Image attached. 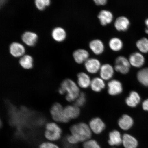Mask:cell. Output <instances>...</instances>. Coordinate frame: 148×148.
Masks as SVG:
<instances>
[{"mask_svg":"<svg viewBox=\"0 0 148 148\" xmlns=\"http://www.w3.org/2000/svg\"><path fill=\"white\" fill-rule=\"evenodd\" d=\"M58 92L62 95L66 93V99L69 102L75 101L80 94L78 86L69 79H65L61 83Z\"/></svg>","mask_w":148,"mask_h":148,"instance_id":"6da1fadb","label":"cell"},{"mask_svg":"<svg viewBox=\"0 0 148 148\" xmlns=\"http://www.w3.org/2000/svg\"><path fill=\"white\" fill-rule=\"evenodd\" d=\"M21 39L24 44L29 46H33L36 44L38 36L36 33L26 31L22 35Z\"/></svg>","mask_w":148,"mask_h":148,"instance_id":"9c48e42d","label":"cell"},{"mask_svg":"<svg viewBox=\"0 0 148 148\" xmlns=\"http://www.w3.org/2000/svg\"><path fill=\"white\" fill-rule=\"evenodd\" d=\"M9 51L13 57L18 58L25 55V49L24 46L18 42H13L9 46Z\"/></svg>","mask_w":148,"mask_h":148,"instance_id":"8992f818","label":"cell"},{"mask_svg":"<svg viewBox=\"0 0 148 148\" xmlns=\"http://www.w3.org/2000/svg\"><path fill=\"white\" fill-rule=\"evenodd\" d=\"M51 1L50 0H36L34 4L36 8L40 10H43L46 7L50 5Z\"/></svg>","mask_w":148,"mask_h":148,"instance_id":"f1b7e54d","label":"cell"},{"mask_svg":"<svg viewBox=\"0 0 148 148\" xmlns=\"http://www.w3.org/2000/svg\"><path fill=\"white\" fill-rule=\"evenodd\" d=\"M134 123L132 118L127 114L122 116L118 122L120 128L123 130H129L132 127Z\"/></svg>","mask_w":148,"mask_h":148,"instance_id":"d6986e66","label":"cell"},{"mask_svg":"<svg viewBox=\"0 0 148 148\" xmlns=\"http://www.w3.org/2000/svg\"><path fill=\"white\" fill-rule=\"evenodd\" d=\"M64 108L59 103H56L53 105L51 109V114L54 121L58 123H66L69 121L65 116Z\"/></svg>","mask_w":148,"mask_h":148,"instance_id":"277c9868","label":"cell"},{"mask_svg":"<svg viewBox=\"0 0 148 148\" xmlns=\"http://www.w3.org/2000/svg\"><path fill=\"white\" fill-rule=\"evenodd\" d=\"M145 23L146 25H147V27H148V19H147V20H146Z\"/></svg>","mask_w":148,"mask_h":148,"instance_id":"d590c367","label":"cell"},{"mask_svg":"<svg viewBox=\"0 0 148 148\" xmlns=\"http://www.w3.org/2000/svg\"><path fill=\"white\" fill-rule=\"evenodd\" d=\"M89 127L92 132L95 134H99L104 130L105 125L100 118H95L90 120Z\"/></svg>","mask_w":148,"mask_h":148,"instance_id":"30bf717a","label":"cell"},{"mask_svg":"<svg viewBox=\"0 0 148 148\" xmlns=\"http://www.w3.org/2000/svg\"><path fill=\"white\" fill-rule=\"evenodd\" d=\"M94 2L98 5H106L107 1L106 0H94Z\"/></svg>","mask_w":148,"mask_h":148,"instance_id":"d6a6232c","label":"cell"},{"mask_svg":"<svg viewBox=\"0 0 148 148\" xmlns=\"http://www.w3.org/2000/svg\"><path fill=\"white\" fill-rule=\"evenodd\" d=\"M73 56L76 62L81 64L86 62L89 59V53L86 50L78 49L73 52Z\"/></svg>","mask_w":148,"mask_h":148,"instance_id":"5bb4252c","label":"cell"},{"mask_svg":"<svg viewBox=\"0 0 148 148\" xmlns=\"http://www.w3.org/2000/svg\"><path fill=\"white\" fill-rule=\"evenodd\" d=\"M114 69L116 71L123 74L129 73L131 64L129 60L123 56H119L115 60Z\"/></svg>","mask_w":148,"mask_h":148,"instance_id":"5b68a950","label":"cell"},{"mask_svg":"<svg viewBox=\"0 0 148 148\" xmlns=\"http://www.w3.org/2000/svg\"><path fill=\"white\" fill-rule=\"evenodd\" d=\"M84 148H101L98 142L94 140H89L83 144Z\"/></svg>","mask_w":148,"mask_h":148,"instance_id":"f546056e","label":"cell"},{"mask_svg":"<svg viewBox=\"0 0 148 148\" xmlns=\"http://www.w3.org/2000/svg\"><path fill=\"white\" fill-rule=\"evenodd\" d=\"M85 67L89 73L95 74L97 73L101 69L100 62L97 59L89 58L85 62Z\"/></svg>","mask_w":148,"mask_h":148,"instance_id":"52a82bcc","label":"cell"},{"mask_svg":"<svg viewBox=\"0 0 148 148\" xmlns=\"http://www.w3.org/2000/svg\"><path fill=\"white\" fill-rule=\"evenodd\" d=\"M137 78L142 84L148 87V68L140 70L137 74Z\"/></svg>","mask_w":148,"mask_h":148,"instance_id":"484cf974","label":"cell"},{"mask_svg":"<svg viewBox=\"0 0 148 148\" xmlns=\"http://www.w3.org/2000/svg\"><path fill=\"white\" fill-rule=\"evenodd\" d=\"M38 148H50L49 142H42L39 146Z\"/></svg>","mask_w":148,"mask_h":148,"instance_id":"836d02e7","label":"cell"},{"mask_svg":"<svg viewBox=\"0 0 148 148\" xmlns=\"http://www.w3.org/2000/svg\"><path fill=\"white\" fill-rule=\"evenodd\" d=\"M51 36L55 41L61 42L66 39V33L65 29L61 27H56L52 30Z\"/></svg>","mask_w":148,"mask_h":148,"instance_id":"2e32d148","label":"cell"},{"mask_svg":"<svg viewBox=\"0 0 148 148\" xmlns=\"http://www.w3.org/2000/svg\"><path fill=\"white\" fill-rule=\"evenodd\" d=\"M113 17L112 14L110 11L106 10H101L98 16L101 25L103 26L112 23Z\"/></svg>","mask_w":148,"mask_h":148,"instance_id":"e0dca14e","label":"cell"},{"mask_svg":"<svg viewBox=\"0 0 148 148\" xmlns=\"http://www.w3.org/2000/svg\"><path fill=\"white\" fill-rule=\"evenodd\" d=\"M86 96L84 92H82L75 101V105L79 107H82L86 102Z\"/></svg>","mask_w":148,"mask_h":148,"instance_id":"4dcf8cb0","label":"cell"},{"mask_svg":"<svg viewBox=\"0 0 148 148\" xmlns=\"http://www.w3.org/2000/svg\"><path fill=\"white\" fill-rule=\"evenodd\" d=\"M130 22L128 18L125 16H120L116 18L114 22V26L116 30L125 31L128 29Z\"/></svg>","mask_w":148,"mask_h":148,"instance_id":"9a60e30c","label":"cell"},{"mask_svg":"<svg viewBox=\"0 0 148 148\" xmlns=\"http://www.w3.org/2000/svg\"><path fill=\"white\" fill-rule=\"evenodd\" d=\"M62 134V129L57 123L51 122L46 125L44 136L49 142L57 141L60 138Z\"/></svg>","mask_w":148,"mask_h":148,"instance_id":"3957f363","label":"cell"},{"mask_svg":"<svg viewBox=\"0 0 148 148\" xmlns=\"http://www.w3.org/2000/svg\"><path fill=\"white\" fill-rule=\"evenodd\" d=\"M89 47L95 54L100 55L104 51L105 47L102 41L99 39L92 40L89 44Z\"/></svg>","mask_w":148,"mask_h":148,"instance_id":"ffe728a7","label":"cell"},{"mask_svg":"<svg viewBox=\"0 0 148 148\" xmlns=\"http://www.w3.org/2000/svg\"><path fill=\"white\" fill-rule=\"evenodd\" d=\"M142 108L143 110L148 112V99H146L142 103Z\"/></svg>","mask_w":148,"mask_h":148,"instance_id":"e575fe53","label":"cell"},{"mask_svg":"<svg viewBox=\"0 0 148 148\" xmlns=\"http://www.w3.org/2000/svg\"><path fill=\"white\" fill-rule=\"evenodd\" d=\"M18 62L20 66L24 69H30L33 67V60L31 55H24L20 57Z\"/></svg>","mask_w":148,"mask_h":148,"instance_id":"cb8c5ba5","label":"cell"},{"mask_svg":"<svg viewBox=\"0 0 148 148\" xmlns=\"http://www.w3.org/2000/svg\"><path fill=\"white\" fill-rule=\"evenodd\" d=\"M108 92L110 95L115 96L121 93L123 90L121 83L116 79H113L108 84Z\"/></svg>","mask_w":148,"mask_h":148,"instance_id":"8fae6325","label":"cell"},{"mask_svg":"<svg viewBox=\"0 0 148 148\" xmlns=\"http://www.w3.org/2000/svg\"><path fill=\"white\" fill-rule=\"evenodd\" d=\"M71 135L79 142H86L91 138L92 131L86 123H81L72 125L70 129Z\"/></svg>","mask_w":148,"mask_h":148,"instance_id":"7a4b0ae2","label":"cell"},{"mask_svg":"<svg viewBox=\"0 0 148 148\" xmlns=\"http://www.w3.org/2000/svg\"><path fill=\"white\" fill-rule=\"evenodd\" d=\"M109 45L110 49L114 51H119L122 49L123 43L120 38H114L111 39L109 42Z\"/></svg>","mask_w":148,"mask_h":148,"instance_id":"4316f807","label":"cell"},{"mask_svg":"<svg viewBox=\"0 0 148 148\" xmlns=\"http://www.w3.org/2000/svg\"><path fill=\"white\" fill-rule=\"evenodd\" d=\"M122 144L125 148H136L138 143L134 136L129 134H125L123 136Z\"/></svg>","mask_w":148,"mask_h":148,"instance_id":"44dd1931","label":"cell"},{"mask_svg":"<svg viewBox=\"0 0 148 148\" xmlns=\"http://www.w3.org/2000/svg\"><path fill=\"white\" fill-rule=\"evenodd\" d=\"M129 60L131 65L136 68L141 67L145 62V59L143 56L138 52L131 54L129 56Z\"/></svg>","mask_w":148,"mask_h":148,"instance_id":"4fadbf2b","label":"cell"},{"mask_svg":"<svg viewBox=\"0 0 148 148\" xmlns=\"http://www.w3.org/2000/svg\"><path fill=\"white\" fill-rule=\"evenodd\" d=\"M136 45L138 49L141 52L144 53L148 52V39L143 38L136 42Z\"/></svg>","mask_w":148,"mask_h":148,"instance_id":"83f0119b","label":"cell"},{"mask_svg":"<svg viewBox=\"0 0 148 148\" xmlns=\"http://www.w3.org/2000/svg\"><path fill=\"white\" fill-rule=\"evenodd\" d=\"M140 96L137 92L132 91L126 99L125 102L129 106L135 107L140 103Z\"/></svg>","mask_w":148,"mask_h":148,"instance_id":"603a6c76","label":"cell"},{"mask_svg":"<svg viewBox=\"0 0 148 148\" xmlns=\"http://www.w3.org/2000/svg\"><path fill=\"white\" fill-rule=\"evenodd\" d=\"M114 69L109 64H105L101 66L100 69V75L101 78L104 80L110 79L114 74Z\"/></svg>","mask_w":148,"mask_h":148,"instance_id":"7c38bea8","label":"cell"},{"mask_svg":"<svg viewBox=\"0 0 148 148\" xmlns=\"http://www.w3.org/2000/svg\"><path fill=\"white\" fill-rule=\"evenodd\" d=\"M66 140L68 143L73 145L79 143L78 140L77 139V138L71 134L68 135L66 137Z\"/></svg>","mask_w":148,"mask_h":148,"instance_id":"1f68e13d","label":"cell"},{"mask_svg":"<svg viewBox=\"0 0 148 148\" xmlns=\"http://www.w3.org/2000/svg\"><path fill=\"white\" fill-rule=\"evenodd\" d=\"M90 86L94 91L99 92L105 88V84L103 79L97 77L92 79Z\"/></svg>","mask_w":148,"mask_h":148,"instance_id":"d4e9b609","label":"cell"},{"mask_svg":"<svg viewBox=\"0 0 148 148\" xmlns=\"http://www.w3.org/2000/svg\"><path fill=\"white\" fill-rule=\"evenodd\" d=\"M108 143L112 146H118L121 145L123 142V137L119 131L113 130L111 132L109 135Z\"/></svg>","mask_w":148,"mask_h":148,"instance_id":"ac0fdd59","label":"cell"},{"mask_svg":"<svg viewBox=\"0 0 148 148\" xmlns=\"http://www.w3.org/2000/svg\"><path fill=\"white\" fill-rule=\"evenodd\" d=\"M65 116L69 122L70 120L78 117L80 114L79 107L74 105H68L64 108Z\"/></svg>","mask_w":148,"mask_h":148,"instance_id":"ba28073f","label":"cell"},{"mask_svg":"<svg viewBox=\"0 0 148 148\" xmlns=\"http://www.w3.org/2000/svg\"><path fill=\"white\" fill-rule=\"evenodd\" d=\"M77 83L81 88H86L90 86L91 81L87 74L81 72L77 74Z\"/></svg>","mask_w":148,"mask_h":148,"instance_id":"7402d4cb","label":"cell"}]
</instances>
